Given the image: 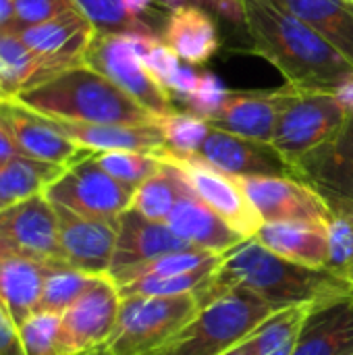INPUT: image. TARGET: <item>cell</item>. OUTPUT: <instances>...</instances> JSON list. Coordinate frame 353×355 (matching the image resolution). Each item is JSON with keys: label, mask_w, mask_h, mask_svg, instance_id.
I'll return each instance as SVG.
<instances>
[{"label": "cell", "mask_w": 353, "mask_h": 355, "mask_svg": "<svg viewBox=\"0 0 353 355\" xmlns=\"http://www.w3.org/2000/svg\"><path fill=\"white\" fill-rule=\"evenodd\" d=\"M235 289L260 297L273 310L293 306L314 310L353 295L352 285L327 268H310L285 260L254 237L223 254L221 264L196 289L193 297L202 310Z\"/></svg>", "instance_id": "obj_1"}, {"label": "cell", "mask_w": 353, "mask_h": 355, "mask_svg": "<svg viewBox=\"0 0 353 355\" xmlns=\"http://www.w3.org/2000/svg\"><path fill=\"white\" fill-rule=\"evenodd\" d=\"M243 4L252 50L266 58L289 85L335 92L353 73L352 62L281 0H243Z\"/></svg>", "instance_id": "obj_2"}, {"label": "cell", "mask_w": 353, "mask_h": 355, "mask_svg": "<svg viewBox=\"0 0 353 355\" xmlns=\"http://www.w3.org/2000/svg\"><path fill=\"white\" fill-rule=\"evenodd\" d=\"M15 100L48 119L98 125L158 123V116L87 64L69 69L50 81L19 94Z\"/></svg>", "instance_id": "obj_3"}, {"label": "cell", "mask_w": 353, "mask_h": 355, "mask_svg": "<svg viewBox=\"0 0 353 355\" xmlns=\"http://www.w3.org/2000/svg\"><path fill=\"white\" fill-rule=\"evenodd\" d=\"M275 310L260 297L235 289L202 308L181 331L150 355H221L250 337Z\"/></svg>", "instance_id": "obj_4"}, {"label": "cell", "mask_w": 353, "mask_h": 355, "mask_svg": "<svg viewBox=\"0 0 353 355\" xmlns=\"http://www.w3.org/2000/svg\"><path fill=\"white\" fill-rule=\"evenodd\" d=\"M198 312L193 293L175 297H123L110 339L92 355H150Z\"/></svg>", "instance_id": "obj_5"}, {"label": "cell", "mask_w": 353, "mask_h": 355, "mask_svg": "<svg viewBox=\"0 0 353 355\" xmlns=\"http://www.w3.org/2000/svg\"><path fill=\"white\" fill-rule=\"evenodd\" d=\"M345 119L347 112L333 92L295 87L279 114L270 144L293 168L298 160L335 137Z\"/></svg>", "instance_id": "obj_6"}, {"label": "cell", "mask_w": 353, "mask_h": 355, "mask_svg": "<svg viewBox=\"0 0 353 355\" xmlns=\"http://www.w3.org/2000/svg\"><path fill=\"white\" fill-rule=\"evenodd\" d=\"M133 187L110 177L94 158V154L64 168V173L44 191L50 204L62 206L75 214L119 223L121 214L131 208Z\"/></svg>", "instance_id": "obj_7"}, {"label": "cell", "mask_w": 353, "mask_h": 355, "mask_svg": "<svg viewBox=\"0 0 353 355\" xmlns=\"http://www.w3.org/2000/svg\"><path fill=\"white\" fill-rule=\"evenodd\" d=\"M85 64L108 77L154 116L162 119L177 110L171 94L148 71L144 58L133 52L127 35L96 33L87 48Z\"/></svg>", "instance_id": "obj_8"}, {"label": "cell", "mask_w": 353, "mask_h": 355, "mask_svg": "<svg viewBox=\"0 0 353 355\" xmlns=\"http://www.w3.org/2000/svg\"><path fill=\"white\" fill-rule=\"evenodd\" d=\"M121 293L108 275L96 277L92 287L60 316L56 355H92L112 335L119 312Z\"/></svg>", "instance_id": "obj_9"}, {"label": "cell", "mask_w": 353, "mask_h": 355, "mask_svg": "<svg viewBox=\"0 0 353 355\" xmlns=\"http://www.w3.org/2000/svg\"><path fill=\"white\" fill-rule=\"evenodd\" d=\"M248 202L264 223L329 225L333 210L327 200L298 177H241L237 179Z\"/></svg>", "instance_id": "obj_10"}, {"label": "cell", "mask_w": 353, "mask_h": 355, "mask_svg": "<svg viewBox=\"0 0 353 355\" xmlns=\"http://www.w3.org/2000/svg\"><path fill=\"white\" fill-rule=\"evenodd\" d=\"M158 156L171 160L181 171L189 189L210 210H214L233 231H237L243 239L256 237L258 229L262 227V220L252 208V204L248 202L235 177L225 175L193 156H173L166 152Z\"/></svg>", "instance_id": "obj_11"}, {"label": "cell", "mask_w": 353, "mask_h": 355, "mask_svg": "<svg viewBox=\"0 0 353 355\" xmlns=\"http://www.w3.org/2000/svg\"><path fill=\"white\" fill-rule=\"evenodd\" d=\"M0 235L15 254L46 266L67 264L58 239V218L44 193L0 210Z\"/></svg>", "instance_id": "obj_12"}, {"label": "cell", "mask_w": 353, "mask_h": 355, "mask_svg": "<svg viewBox=\"0 0 353 355\" xmlns=\"http://www.w3.org/2000/svg\"><path fill=\"white\" fill-rule=\"evenodd\" d=\"M293 175L318 191L333 208L353 206V116L327 144L293 164Z\"/></svg>", "instance_id": "obj_13"}, {"label": "cell", "mask_w": 353, "mask_h": 355, "mask_svg": "<svg viewBox=\"0 0 353 355\" xmlns=\"http://www.w3.org/2000/svg\"><path fill=\"white\" fill-rule=\"evenodd\" d=\"M0 129L8 135L21 156L33 160L67 168L94 154L62 135L50 119L25 108L17 100H0Z\"/></svg>", "instance_id": "obj_14"}, {"label": "cell", "mask_w": 353, "mask_h": 355, "mask_svg": "<svg viewBox=\"0 0 353 355\" xmlns=\"http://www.w3.org/2000/svg\"><path fill=\"white\" fill-rule=\"evenodd\" d=\"M216 171L241 177H295L287 160L273 148V144L248 139L210 127L206 139L196 156Z\"/></svg>", "instance_id": "obj_15"}, {"label": "cell", "mask_w": 353, "mask_h": 355, "mask_svg": "<svg viewBox=\"0 0 353 355\" xmlns=\"http://www.w3.org/2000/svg\"><path fill=\"white\" fill-rule=\"evenodd\" d=\"M187 248L191 245L179 239L164 223L150 220L137 210L129 208L119 218V237H117V248H114L108 277L119 287L137 268L166 254L181 252Z\"/></svg>", "instance_id": "obj_16"}, {"label": "cell", "mask_w": 353, "mask_h": 355, "mask_svg": "<svg viewBox=\"0 0 353 355\" xmlns=\"http://www.w3.org/2000/svg\"><path fill=\"white\" fill-rule=\"evenodd\" d=\"M27 48L56 77L69 69L85 64V54L96 37L89 19L79 10H69L19 33Z\"/></svg>", "instance_id": "obj_17"}, {"label": "cell", "mask_w": 353, "mask_h": 355, "mask_svg": "<svg viewBox=\"0 0 353 355\" xmlns=\"http://www.w3.org/2000/svg\"><path fill=\"white\" fill-rule=\"evenodd\" d=\"M52 206L58 218V239L67 266L94 277L108 275L117 248L119 223L96 220L62 206Z\"/></svg>", "instance_id": "obj_18"}, {"label": "cell", "mask_w": 353, "mask_h": 355, "mask_svg": "<svg viewBox=\"0 0 353 355\" xmlns=\"http://www.w3.org/2000/svg\"><path fill=\"white\" fill-rule=\"evenodd\" d=\"M293 92L295 87L289 83L275 89L229 92L225 106L208 125L233 135L270 144L279 114Z\"/></svg>", "instance_id": "obj_19"}, {"label": "cell", "mask_w": 353, "mask_h": 355, "mask_svg": "<svg viewBox=\"0 0 353 355\" xmlns=\"http://www.w3.org/2000/svg\"><path fill=\"white\" fill-rule=\"evenodd\" d=\"M48 119V116H46ZM50 123L87 152H144L162 154L166 150L164 133L158 123L152 125H98V123H75L62 119H50Z\"/></svg>", "instance_id": "obj_20"}, {"label": "cell", "mask_w": 353, "mask_h": 355, "mask_svg": "<svg viewBox=\"0 0 353 355\" xmlns=\"http://www.w3.org/2000/svg\"><path fill=\"white\" fill-rule=\"evenodd\" d=\"M166 227L191 248L206 250L216 256H223L235 245H239L241 241H246L214 210H210L189 187L173 208Z\"/></svg>", "instance_id": "obj_21"}, {"label": "cell", "mask_w": 353, "mask_h": 355, "mask_svg": "<svg viewBox=\"0 0 353 355\" xmlns=\"http://www.w3.org/2000/svg\"><path fill=\"white\" fill-rule=\"evenodd\" d=\"M293 355H353V300L310 310Z\"/></svg>", "instance_id": "obj_22"}, {"label": "cell", "mask_w": 353, "mask_h": 355, "mask_svg": "<svg viewBox=\"0 0 353 355\" xmlns=\"http://www.w3.org/2000/svg\"><path fill=\"white\" fill-rule=\"evenodd\" d=\"M162 42L191 67L210 60L221 46L214 19L198 4L169 12L162 27Z\"/></svg>", "instance_id": "obj_23"}, {"label": "cell", "mask_w": 353, "mask_h": 355, "mask_svg": "<svg viewBox=\"0 0 353 355\" xmlns=\"http://www.w3.org/2000/svg\"><path fill=\"white\" fill-rule=\"evenodd\" d=\"M48 266L12 254L0 258V308L19 329L40 308Z\"/></svg>", "instance_id": "obj_24"}, {"label": "cell", "mask_w": 353, "mask_h": 355, "mask_svg": "<svg viewBox=\"0 0 353 355\" xmlns=\"http://www.w3.org/2000/svg\"><path fill=\"white\" fill-rule=\"evenodd\" d=\"M277 256L310 268H327L329 231L316 223H264L256 237Z\"/></svg>", "instance_id": "obj_25"}, {"label": "cell", "mask_w": 353, "mask_h": 355, "mask_svg": "<svg viewBox=\"0 0 353 355\" xmlns=\"http://www.w3.org/2000/svg\"><path fill=\"white\" fill-rule=\"evenodd\" d=\"M353 64V4L345 0H281Z\"/></svg>", "instance_id": "obj_26"}, {"label": "cell", "mask_w": 353, "mask_h": 355, "mask_svg": "<svg viewBox=\"0 0 353 355\" xmlns=\"http://www.w3.org/2000/svg\"><path fill=\"white\" fill-rule=\"evenodd\" d=\"M52 77L48 67L27 48L19 33L0 31V100H15L19 94Z\"/></svg>", "instance_id": "obj_27"}, {"label": "cell", "mask_w": 353, "mask_h": 355, "mask_svg": "<svg viewBox=\"0 0 353 355\" xmlns=\"http://www.w3.org/2000/svg\"><path fill=\"white\" fill-rule=\"evenodd\" d=\"M62 173L64 166L27 156L0 160V210L44 193Z\"/></svg>", "instance_id": "obj_28"}, {"label": "cell", "mask_w": 353, "mask_h": 355, "mask_svg": "<svg viewBox=\"0 0 353 355\" xmlns=\"http://www.w3.org/2000/svg\"><path fill=\"white\" fill-rule=\"evenodd\" d=\"M160 160H162L160 168L135 189L131 208L150 220L166 225L173 208L177 206L179 198L187 191L189 185L185 183L181 171L171 160L166 158H160Z\"/></svg>", "instance_id": "obj_29"}, {"label": "cell", "mask_w": 353, "mask_h": 355, "mask_svg": "<svg viewBox=\"0 0 353 355\" xmlns=\"http://www.w3.org/2000/svg\"><path fill=\"white\" fill-rule=\"evenodd\" d=\"M310 310L306 306H293L275 310L264 318L250 335L256 355H293Z\"/></svg>", "instance_id": "obj_30"}, {"label": "cell", "mask_w": 353, "mask_h": 355, "mask_svg": "<svg viewBox=\"0 0 353 355\" xmlns=\"http://www.w3.org/2000/svg\"><path fill=\"white\" fill-rule=\"evenodd\" d=\"M77 8L89 19L96 33H144L162 37L146 19L131 15L125 6V0H73Z\"/></svg>", "instance_id": "obj_31"}, {"label": "cell", "mask_w": 353, "mask_h": 355, "mask_svg": "<svg viewBox=\"0 0 353 355\" xmlns=\"http://www.w3.org/2000/svg\"><path fill=\"white\" fill-rule=\"evenodd\" d=\"M94 281H96L94 275L81 272V270L71 268L67 264L48 266L44 291H42V300H40L37 310L54 312V314L67 312L92 287Z\"/></svg>", "instance_id": "obj_32"}, {"label": "cell", "mask_w": 353, "mask_h": 355, "mask_svg": "<svg viewBox=\"0 0 353 355\" xmlns=\"http://www.w3.org/2000/svg\"><path fill=\"white\" fill-rule=\"evenodd\" d=\"M329 262L327 270L353 287V206L333 208L327 225Z\"/></svg>", "instance_id": "obj_33"}, {"label": "cell", "mask_w": 353, "mask_h": 355, "mask_svg": "<svg viewBox=\"0 0 353 355\" xmlns=\"http://www.w3.org/2000/svg\"><path fill=\"white\" fill-rule=\"evenodd\" d=\"M158 125L166 141L164 152L173 156H196L210 131V125L204 119L187 110H173L171 114L158 119Z\"/></svg>", "instance_id": "obj_34"}, {"label": "cell", "mask_w": 353, "mask_h": 355, "mask_svg": "<svg viewBox=\"0 0 353 355\" xmlns=\"http://www.w3.org/2000/svg\"><path fill=\"white\" fill-rule=\"evenodd\" d=\"M96 162L117 181H121L127 187L137 189L144 181H148L162 164V160L156 154H144V152H98L94 154Z\"/></svg>", "instance_id": "obj_35"}, {"label": "cell", "mask_w": 353, "mask_h": 355, "mask_svg": "<svg viewBox=\"0 0 353 355\" xmlns=\"http://www.w3.org/2000/svg\"><path fill=\"white\" fill-rule=\"evenodd\" d=\"M60 316L54 312H33L17 331L25 355H56Z\"/></svg>", "instance_id": "obj_36"}, {"label": "cell", "mask_w": 353, "mask_h": 355, "mask_svg": "<svg viewBox=\"0 0 353 355\" xmlns=\"http://www.w3.org/2000/svg\"><path fill=\"white\" fill-rule=\"evenodd\" d=\"M227 98H229V89L223 85V81L212 73H202L196 92L189 98H185L183 104L187 112L210 123L221 112Z\"/></svg>", "instance_id": "obj_37"}, {"label": "cell", "mask_w": 353, "mask_h": 355, "mask_svg": "<svg viewBox=\"0 0 353 355\" xmlns=\"http://www.w3.org/2000/svg\"><path fill=\"white\" fill-rule=\"evenodd\" d=\"M75 8L77 4L73 0H15V17L6 31L21 33Z\"/></svg>", "instance_id": "obj_38"}, {"label": "cell", "mask_w": 353, "mask_h": 355, "mask_svg": "<svg viewBox=\"0 0 353 355\" xmlns=\"http://www.w3.org/2000/svg\"><path fill=\"white\" fill-rule=\"evenodd\" d=\"M144 62H146V67H148V71L156 77V81L166 89V85L171 83V79H173V75L179 71V67H181V58L160 40L150 52H148V56L144 58Z\"/></svg>", "instance_id": "obj_39"}, {"label": "cell", "mask_w": 353, "mask_h": 355, "mask_svg": "<svg viewBox=\"0 0 353 355\" xmlns=\"http://www.w3.org/2000/svg\"><path fill=\"white\" fill-rule=\"evenodd\" d=\"M198 83H200V75L193 71V67L191 64H181L179 71L173 75L171 83L166 85V92L171 94L173 102L175 100L183 102L185 98H189L196 92Z\"/></svg>", "instance_id": "obj_40"}, {"label": "cell", "mask_w": 353, "mask_h": 355, "mask_svg": "<svg viewBox=\"0 0 353 355\" xmlns=\"http://www.w3.org/2000/svg\"><path fill=\"white\" fill-rule=\"evenodd\" d=\"M0 355H25L19 341V331L10 320L0 327Z\"/></svg>", "instance_id": "obj_41"}, {"label": "cell", "mask_w": 353, "mask_h": 355, "mask_svg": "<svg viewBox=\"0 0 353 355\" xmlns=\"http://www.w3.org/2000/svg\"><path fill=\"white\" fill-rule=\"evenodd\" d=\"M214 12L231 23H246V4L243 0H216Z\"/></svg>", "instance_id": "obj_42"}, {"label": "cell", "mask_w": 353, "mask_h": 355, "mask_svg": "<svg viewBox=\"0 0 353 355\" xmlns=\"http://www.w3.org/2000/svg\"><path fill=\"white\" fill-rule=\"evenodd\" d=\"M337 96V100L341 102V106L345 108V112L353 116V73L337 85V89L333 92Z\"/></svg>", "instance_id": "obj_43"}, {"label": "cell", "mask_w": 353, "mask_h": 355, "mask_svg": "<svg viewBox=\"0 0 353 355\" xmlns=\"http://www.w3.org/2000/svg\"><path fill=\"white\" fill-rule=\"evenodd\" d=\"M15 17V0H0V31H6Z\"/></svg>", "instance_id": "obj_44"}, {"label": "cell", "mask_w": 353, "mask_h": 355, "mask_svg": "<svg viewBox=\"0 0 353 355\" xmlns=\"http://www.w3.org/2000/svg\"><path fill=\"white\" fill-rule=\"evenodd\" d=\"M152 4H154V0H125L127 10H129L131 15L139 17V19H144V17L150 12Z\"/></svg>", "instance_id": "obj_45"}, {"label": "cell", "mask_w": 353, "mask_h": 355, "mask_svg": "<svg viewBox=\"0 0 353 355\" xmlns=\"http://www.w3.org/2000/svg\"><path fill=\"white\" fill-rule=\"evenodd\" d=\"M221 355H256V347H254L252 337H246L241 343L233 345L231 349H227L225 354H221Z\"/></svg>", "instance_id": "obj_46"}, {"label": "cell", "mask_w": 353, "mask_h": 355, "mask_svg": "<svg viewBox=\"0 0 353 355\" xmlns=\"http://www.w3.org/2000/svg\"><path fill=\"white\" fill-rule=\"evenodd\" d=\"M12 156H21V154H19V150L15 148V144L8 139V135L0 129V160L12 158Z\"/></svg>", "instance_id": "obj_47"}, {"label": "cell", "mask_w": 353, "mask_h": 355, "mask_svg": "<svg viewBox=\"0 0 353 355\" xmlns=\"http://www.w3.org/2000/svg\"><path fill=\"white\" fill-rule=\"evenodd\" d=\"M154 4H158L160 8H164V10H169V12H175V10H179V8L187 6L189 0H154Z\"/></svg>", "instance_id": "obj_48"}, {"label": "cell", "mask_w": 353, "mask_h": 355, "mask_svg": "<svg viewBox=\"0 0 353 355\" xmlns=\"http://www.w3.org/2000/svg\"><path fill=\"white\" fill-rule=\"evenodd\" d=\"M15 254V250L4 241V237L0 235V258H4V256H12Z\"/></svg>", "instance_id": "obj_49"}, {"label": "cell", "mask_w": 353, "mask_h": 355, "mask_svg": "<svg viewBox=\"0 0 353 355\" xmlns=\"http://www.w3.org/2000/svg\"><path fill=\"white\" fill-rule=\"evenodd\" d=\"M191 2H196L202 8H210V10H214V4H216V0H191Z\"/></svg>", "instance_id": "obj_50"}, {"label": "cell", "mask_w": 353, "mask_h": 355, "mask_svg": "<svg viewBox=\"0 0 353 355\" xmlns=\"http://www.w3.org/2000/svg\"><path fill=\"white\" fill-rule=\"evenodd\" d=\"M6 322H8V316H6V314H4V310L0 308V327H4Z\"/></svg>", "instance_id": "obj_51"}, {"label": "cell", "mask_w": 353, "mask_h": 355, "mask_svg": "<svg viewBox=\"0 0 353 355\" xmlns=\"http://www.w3.org/2000/svg\"><path fill=\"white\" fill-rule=\"evenodd\" d=\"M345 2H350V4H353V0H345Z\"/></svg>", "instance_id": "obj_52"}, {"label": "cell", "mask_w": 353, "mask_h": 355, "mask_svg": "<svg viewBox=\"0 0 353 355\" xmlns=\"http://www.w3.org/2000/svg\"><path fill=\"white\" fill-rule=\"evenodd\" d=\"M352 300H353V295H352Z\"/></svg>", "instance_id": "obj_53"}]
</instances>
